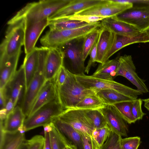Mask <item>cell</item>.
Masks as SVG:
<instances>
[{
    "mask_svg": "<svg viewBox=\"0 0 149 149\" xmlns=\"http://www.w3.org/2000/svg\"><path fill=\"white\" fill-rule=\"evenodd\" d=\"M71 0H41L27 3L7 22L9 25L22 19L27 23H33L49 18L67 5Z\"/></svg>",
    "mask_w": 149,
    "mask_h": 149,
    "instance_id": "1",
    "label": "cell"
},
{
    "mask_svg": "<svg viewBox=\"0 0 149 149\" xmlns=\"http://www.w3.org/2000/svg\"><path fill=\"white\" fill-rule=\"evenodd\" d=\"M102 26L99 22L74 29H50L40 39V42L43 47L48 48L60 47L73 40L84 38Z\"/></svg>",
    "mask_w": 149,
    "mask_h": 149,
    "instance_id": "2",
    "label": "cell"
},
{
    "mask_svg": "<svg viewBox=\"0 0 149 149\" xmlns=\"http://www.w3.org/2000/svg\"><path fill=\"white\" fill-rule=\"evenodd\" d=\"M56 86L58 100L65 110L74 108L85 97L96 94L93 91L84 87L70 71L65 83Z\"/></svg>",
    "mask_w": 149,
    "mask_h": 149,
    "instance_id": "3",
    "label": "cell"
},
{
    "mask_svg": "<svg viewBox=\"0 0 149 149\" xmlns=\"http://www.w3.org/2000/svg\"><path fill=\"white\" fill-rule=\"evenodd\" d=\"M25 25L24 19L8 25L0 46V63L21 52L24 43Z\"/></svg>",
    "mask_w": 149,
    "mask_h": 149,
    "instance_id": "4",
    "label": "cell"
},
{
    "mask_svg": "<svg viewBox=\"0 0 149 149\" xmlns=\"http://www.w3.org/2000/svg\"><path fill=\"white\" fill-rule=\"evenodd\" d=\"M48 49L40 48L39 60L37 71L25 91L20 106L26 118L40 90L47 81L44 74L45 62Z\"/></svg>",
    "mask_w": 149,
    "mask_h": 149,
    "instance_id": "5",
    "label": "cell"
},
{
    "mask_svg": "<svg viewBox=\"0 0 149 149\" xmlns=\"http://www.w3.org/2000/svg\"><path fill=\"white\" fill-rule=\"evenodd\" d=\"M65 110L58 99L54 100L25 118L23 125V130L26 132L49 124L54 118L58 116Z\"/></svg>",
    "mask_w": 149,
    "mask_h": 149,
    "instance_id": "6",
    "label": "cell"
},
{
    "mask_svg": "<svg viewBox=\"0 0 149 149\" xmlns=\"http://www.w3.org/2000/svg\"><path fill=\"white\" fill-rule=\"evenodd\" d=\"M78 81L86 88L94 91L95 93L101 90L112 89L124 95L137 97L143 93L114 80L103 79L85 74L75 75Z\"/></svg>",
    "mask_w": 149,
    "mask_h": 149,
    "instance_id": "7",
    "label": "cell"
},
{
    "mask_svg": "<svg viewBox=\"0 0 149 149\" xmlns=\"http://www.w3.org/2000/svg\"><path fill=\"white\" fill-rule=\"evenodd\" d=\"M117 19L133 26L141 33L149 27V6L133 5L114 16Z\"/></svg>",
    "mask_w": 149,
    "mask_h": 149,
    "instance_id": "8",
    "label": "cell"
},
{
    "mask_svg": "<svg viewBox=\"0 0 149 149\" xmlns=\"http://www.w3.org/2000/svg\"><path fill=\"white\" fill-rule=\"evenodd\" d=\"M84 38L76 39L60 47L63 52L64 58L69 61L72 74L75 75L84 74L86 69L83 58Z\"/></svg>",
    "mask_w": 149,
    "mask_h": 149,
    "instance_id": "9",
    "label": "cell"
},
{
    "mask_svg": "<svg viewBox=\"0 0 149 149\" xmlns=\"http://www.w3.org/2000/svg\"><path fill=\"white\" fill-rule=\"evenodd\" d=\"M58 117L82 134L92 136L94 127L86 116L84 109L75 108L66 109Z\"/></svg>",
    "mask_w": 149,
    "mask_h": 149,
    "instance_id": "10",
    "label": "cell"
},
{
    "mask_svg": "<svg viewBox=\"0 0 149 149\" xmlns=\"http://www.w3.org/2000/svg\"><path fill=\"white\" fill-rule=\"evenodd\" d=\"M52 122L66 146L72 149H84L81 133L58 117L54 118Z\"/></svg>",
    "mask_w": 149,
    "mask_h": 149,
    "instance_id": "11",
    "label": "cell"
},
{
    "mask_svg": "<svg viewBox=\"0 0 149 149\" xmlns=\"http://www.w3.org/2000/svg\"><path fill=\"white\" fill-rule=\"evenodd\" d=\"M119 65L116 72V77L123 76L136 86L137 90L143 93L148 92L144 81L141 79L136 72V68L131 55H124L120 56Z\"/></svg>",
    "mask_w": 149,
    "mask_h": 149,
    "instance_id": "12",
    "label": "cell"
},
{
    "mask_svg": "<svg viewBox=\"0 0 149 149\" xmlns=\"http://www.w3.org/2000/svg\"><path fill=\"white\" fill-rule=\"evenodd\" d=\"M132 6V4L131 3H119L114 0H108L106 3L93 6L74 15H95L106 17H113Z\"/></svg>",
    "mask_w": 149,
    "mask_h": 149,
    "instance_id": "13",
    "label": "cell"
},
{
    "mask_svg": "<svg viewBox=\"0 0 149 149\" xmlns=\"http://www.w3.org/2000/svg\"><path fill=\"white\" fill-rule=\"evenodd\" d=\"M100 109L111 131L121 136H127L128 130L127 123L113 105H106Z\"/></svg>",
    "mask_w": 149,
    "mask_h": 149,
    "instance_id": "14",
    "label": "cell"
},
{
    "mask_svg": "<svg viewBox=\"0 0 149 149\" xmlns=\"http://www.w3.org/2000/svg\"><path fill=\"white\" fill-rule=\"evenodd\" d=\"M108 0H71L69 3L54 13L49 18V21L68 17L93 6L106 3Z\"/></svg>",
    "mask_w": 149,
    "mask_h": 149,
    "instance_id": "15",
    "label": "cell"
},
{
    "mask_svg": "<svg viewBox=\"0 0 149 149\" xmlns=\"http://www.w3.org/2000/svg\"><path fill=\"white\" fill-rule=\"evenodd\" d=\"M63 52L60 47L49 48L45 58L44 74L46 80L53 79L63 65Z\"/></svg>",
    "mask_w": 149,
    "mask_h": 149,
    "instance_id": "16",
    "label": "cell"
},
{
    "mask_svg": "<svg viewBox=\"0 0 149 149\" xmlns=\"http://www.w3.org/2000/svg\"><path fill=\"white\" fill-rule=\"evenodd\" d=\"M49 23V18L33 23L25 22L24 46L26 54L31 52L41 33Z\"/></svg>",
    "mask_w": 149,
    "mask_h": 149,
    "instance_id": "17",
    "label": "cell"
},
{
    "mask_svg": "<svg viewBox=\"0 0 149 149\" xmlns=\"http://www.w3.org/2000/svg\"><path fill=\"white\" fill-rule=\"evenodd\" d=\"M25 74L22 64L4 87L9 99L12 100L15 107L17 105L23 91H25Z\"/></svg>",
    "mask_w": 149,
    "mask_h": 149,
    "instance_id": "18",
    "label": "cell"
},
{
    "mask_svg": "<svg viewBox=\"0 0 149 149\" xmlns=\"http://www.w3.org/2000/svg\"><path fill=\"white\" fill-rule=\"evenodd\" d=\"M57 99L58 97L57 86L54 79L47 80L38 95L26 117L32 115L43 105Z\"/></svg>",
    "mask_w": 149,
    "mask_h": 149,
    "instance_id": "19",
    "label": "cell"
},
{
    "mask_svg": "<svg viewBox=\"0 0 149 149\" xmlns=\"http://www.w3.org/2000/svg\"><path fill=\"white\" fill-rule=\"evenodd\" d=\"M26 117L20 106L17 105L3 121L0 120V128L5 132L24 133L23 125Z\"/></svg>",
    "mask_w": 149,
    "mask_h": 149,
    "instance_id": "20",
    "label": "cell"
},
{
    "mask_svg": "<svg viewBox=\"0 0 149 149\" xmlns=\"http://www.w3.org/2000/svg\"><path fill=\"white\" fill-rule=\"evenodd\" d=\"M101 23L102 26L116 35L132 37L141 33L133 26L117 19L114 16L107 17Z\"/></svg>",
    "mask_w": 149,
    "mask_h": 149,
    "instance_id": "21",
    "label": "cell"
},
{
    "mask_svg": "<svg viewBox=\"0 0 149 149\" xmlns=\"http://www.w3.org/2000/svg\"><path fill=\"white\" fill-rule=\"evenodd\" d=\"M116 34L107 28L102 26L100 29L97 43L96 62H105L106 57L114 42Z\"/></svg>",
    "mask_w": 149,
    "mask_h": 149,
    "instance_id": "22",
    "label": "cell"
},
{
    "mask_svg": "<svg viewBox=\"0 0 149 149\" xmlns=\"http://www.w3.org/2000/svg\"><path fill=\"white\" fill-rule=\"evenodd\" d=\"M148 42L149 37L145 32L132 37L116 34L113 45L106 57L105 62L115 53L127 46L136 43Z\"/></svg>",
    "mask_w": 149,
    "mask_h": 149,
    "instance_id": "23",
    "label": "cell"
},
{
    "mask_svg": "<svg viewBox=\"0 0 149 149\" xmlns=\"http://www.w3.org/2000/svg\"><path fill=\"white\" fill-rule=\"evenodd\" d=\"M21 53L0 63V88H4L16 72L17 67Z\"/></svg>",
    "mask_w": 149,
    "mask_h": 149,
    "instance_id": "24",
    "label": "cell"
},
{
    "mask_svg": "<svg viewBox=\"0 0 149 149\" xmlns=\"http://www.w3.org/2000/svg\"><path fill=\"white\" fill-rule=\"evenodd\" d=\"M40 47H35L29 53L26 54L23 65L26 79L25 91L27 88L37 69L39 60Z\"/></svg>",
    "mask_w": 149,
    "mask_h": 149,
    "instance_id": "25",
    "label": "cell"
},
{
    "mask_svg": "<svg viewBox=\"0 0 149 149\" xmlns=\"http://www.w3.org/2000/svg\"><path fill=\"white\" fill-rule=\"evenodd\" d=\"M118 56L114 59L108 60L104 63H100L92 77L101 79L113 80L116 77V72L119 65Z\"/></svg>",
    "mask_w": 149,
    "mask_h": 149,
    "instance_id": "26",
    "label": "cell"
},
{
    "mask_svg": "<svg viewBox=\"0 0 149 149\" xmlns=\"http://www.w3.org/2000/svg\"><path fill=\"white\" fill-rule=\"evenodd\" d=\"M25 140L24 133L6 132L0 128V149H19Z\"/></svg>",
    "mask_w": 149,
    "mask_h": 149,
    "instance_id": "27",
    "label": "cell"
},
{
    "mask_svg": "<svg viewBox=\"0 0 149 149\" xmlns=\"http://www.w3.org/2000/svg\"><path fill=\"white\" fill-rule=\"evenodd\" d=\"M96 94L106 105H113L119 102L134 100L137 99V97L127 96L112 89L100 90Z\"/></svg>",
    "mask_w": 149,
    "mask_h": 149,
    "instance_id": "28",
    "label": "cell"
},
{
    "mask_svg": "<svg viewBox=\"0 0 149 149\" xmlns=\"http://www.w3.org/2000/svg\"><path fill=\"white\" fill-rule=\"evenodd\" d=\"M88 24L85 22L64 17L49 21L50 29L61 30L79 28Z\"/></svg>",
    "mask_w": 149,
    "mask_h": 149,
    "instance_id": "29",
    "label": "cell"
},
{
    "mask_svg": "<svg viewBox=\"0 0 149 149\" xmlns=\"http://www.w3.org/2000/svg\"><path fill=\"white\" fill-rule=\"evenodd\" d=\"M106 105L95 94L85 97L77 104L74 108L82 109H100Z\"/></svg>",
    "mask_w": 149,
    "mask_h": 149,
    "instance_id": "30",
    "label": "cell"
},
{
    "mask_svg": "<svg viewBox=\"0 0 149 149\" xmlns=\"http://www.w3.org/2000/svg\"><path fill=\"white\" fill-rule=\"evenodd\" d=\"M134 100L122 102L113 105L123 119L129 124L134 123L136 121L134 118L132 112V108Z\"/></svg>",
    "mask_w": 149,
    "mask_h": 149,
    "instance_id": "31",
    "label": "cell"
},
{
    "mask_svg": "<svg viewBox=\"0 0 149 149\" xmlns=\"http://www.w3.org/2000/svg\"><path fill=\"white\" fill-rule=\"evenodd\" d=\"M84 110L86 116L91 123L94 128H100L107 125L100 109Z\"/></svg>",
    "mask_w": 149,
    "mask_h": 149,
    "instance_id": "32",
    "label": "cell"
},
{
    "mask_svg": "<svg viewBox=\"0 0 149 149\" xmlns=\"http://www.w3.org/2000/svg\"><path fill=\"white\" fill-rule=\"evenodd\" d=\"M100 28L89 33L84 38L83 47V58L84 61L97 41Z\"/></svg>",
    "mask_w": 149,
    "mask_h": 149,
    "instance_id": "33",
    "label": "cell"
},
{
    "mask_svg": "<svg viewBox=\"0 0 149 149\" xmlns=\"http://www.w3.org/2000/svg\"><path fill=\"white\" fill-rule=\"evenodd\" d=\"M111 130L107 125L100 128H94L92 137L95 141L98 149H100L107 140Z\"/></svg>",
    "mask_w": 149,
    "mask_h": 149,
    "instance_id": "34",
    "label": "cell"
},
{
    "mask_svg": "<svg viewBox=\"0 0 149 149\" xmlns=\"http://www.w3.org/2000/svg\"><path fill=\"white\" fill-rule=\"evenodd\" d=\"M122 136L111 131L107 140L100 149H121Z\"/></svg>",
    "mask_w": 149,
    "mask_h": 149,
    "instance_id": "35",
    "label": "cell"
},
{
    "mask_svg": "<svg viewBox=\"0 0 149 149\" xmlns=\"http://www.w3.org/2000/svg\"><path fill=\"white\" fill-rule=\"evenodd\" d=\"M49 133L51 149H62L66 146L53 124L52 129Z\"/></svg>",
    "mask_w": 149,
    "mask_h": 149,
    "instance_id": "36",
    "label": "cell"
},
{
    "mask_svg": "<svg viewBox=\"0 0 149 149\" xmlns=\"http://www.w3.org/2000/svg\"><path fill=\"white\" fill-rule=\"evenodd\" d=\"M141 143L139 136L122 138L120 141L121 149H138Z\"/></svg>",
    "mask_w": 149,
    "mask_h": 149,
    "instance_id": "37",
    "label": "cell"
},
{
    "mask_svg": "<svg viewBox=\"0 0 149 149\" xmlns=\"http://www.w3.org/2000/svg\"><path fill=\"white\" fill-rule=\"evenodd\" d=\"M143 102L142 99H137L134 101L132 108V112L134 118L136 120L142 119L146 114L142 111V105Z\"/></svg>",
    "mask_w": 149,
    "mask_h": 149,
    "instance_id": "38",
    "label": "cell"
},
{
    "mask_svg": "<svg viewBox=\"0 0 149 149\" xmlns=\"http://www.w3.org/2000/svg\"><path fill=\"white\" fill-rule=\"evenodd\" d=\"M72 19L79 20L85 22L88 24H92L102 21L106 17L92 15H74L68 17Z\"/></svg>",
    "mask_w": 149,
    "mask_h": 149,
    "instance_id": "39",
    "label": "cell"
},
{
    "mask_svg": "<svg viewBox=\"0 0 149 149\" xmlns=\"http://www.w3.org/2000/svg\"><path fill=\"white\" fill-rule=\"evenodd\" d=\"M28 149H43L45 142L44 137L42 135H36L27 140Z\"/></svg>",
    "mask_w": 149,
    "mask_h": 149,
    "instance_id": "40",
    "label": "cell"
},
{
    "mask_svg": "<svg viewBox=\"0 0 149 149\" xmlns=\"http://www.w3.org/2000/svg\"><path fill=\"white\" fill-rule=\"evenodd\" d=\"M69 71L63 65L54 78L56 86H59L65 82L68 75Z\"/></svg>",
    "mask_w": 149,
    "mask_h": 149,
    "instance_id": "41",
    "label": "cell"
},
{
    "mask_svg": "<svg viewBox=\"0 0 149 149\" xmlns=\"http://www.w3.org/2000/svg\"><path fill=\"white\" fill-rule=\"evenodd\" d=\"M84 149H98L92 136L82 134Z\"/></svg>",
    "mask_w": 149,
    "mask_h": 149,
    "instance_id": "42",
    "label": "cell"
},
{
    "mask_svg": "<svg viewBox=\"0 0 149 149\" xmlns=\"http://www.w3.org/2000/svg\"><path fill=\"white\" fill-rule=\"evenodd\" d=\"M97 41L93 47L89 54L90 58L87 65L86 67L85 71V72L87 74L88 73L91 66L95 62H96L97 56Z\"/></svg>",
    "mask_w": 149,
    "mask_h": 149,
    "instance_id": "43",
    "label": "cell"
},
{
    "mask_svg": "<svg viewBox=\"0 0 149 149\" xmlns=\"http://www.w3.org/2000/svg\"><path fill=\"white\" fill-rule=\"evenodd\" d=\"M5 88L0 89V110L4 109L7 102L9 99Z\"/></svg>",
    "mask_w": 149,
    "mask_h": 149,
    "instance_id": "44",
    "label": "cell"
},
{
    "mask_svg": "<svg viewBox=\"0 0 149 149\" xmlns=\"http://www.w3.org/2000/svg\"><path fill=\"white\" fill-rule=\"evenodd\" d=\"M120 3H131L134 5L149 6V0H117Z\"/></svg>",
    "mask_w": 149,
    "mask_h": 149,
    "instance_id": "45",
    "label": "cell"
},
{
    "mask_svg": "<svg viewBox=\"0 0 149 149\" xmlns=\"http://www.w3.org/2000/svg\"><path fill=\"white\" fill-rule=\"evenodd\" d=\"M44 132L45 142L43 149H51L49 132Z\"/></svg>",
    "mask_w": 149,
    "mask_h": 149,
    "instance_id": "46",
    "label": "cell"
},
{
    "mask_svg": "<svg viewBox=\"0 0 149 149\" xmlns=\"http://www.w3.org/2000/svg\"><path fill=\"white\" fill-rule=\"evenodd\" d=\"M144 102V106L149 111V98L142 99Z\"/></svg>",
    "mask_w": 149,
    "mask_h": 149,
    "instance_id": "47",
    "label": "cell"
},
{
    "mask_svg": "<svg viewBox=\"0 0 149 149\" xmlns=\"http://www.w3.org/2000/svg\"><path fill=\"white\" fill-rule=\"evenodd\" d=\"M28 144L27 140H25L19 149H28Z\"/></svg>",
    "mask_w": 149,
    "mask_h": 149,
    "instance_id": "48",
    "label": "cell"
},
{
    "mask_svg": "<svg viewBox=\"0 0 149 149\" xmlns=\"http://www.w3.org/2000/svg\"><path fill=\"white\" fill-rule=\"evenodd\" d=\"M144 32H146L149 37V27Z\"/></svg>",
    "mask_w": 149,
    "mask_h": 149,
    "instance_id": "49",
    "label": "cell"
},
{
    "mask_svg": "<svg viewBox=\"0 0 149 149\" xmlns=\"http://www.w3.org/2000/svg\"><path fill=\"white\" fill-rule=\"evenodd\" d=\"M62 149H68V148L67 146H66L63 148Z\"/></svg>",
    "mask_w": 149,
    "mask_h": 149,
    "instance_id": "50",
    "label": "cell"
},
{
    "mask_svg": "<svg viewBox=\"0 0 149 149\" xmlns=\"http://www.w3.org/2000/svg\"><path fill=\"white\" fill-rule=\"evenodd\" d=\"M68 149H72L71 148H69V147H68Z\"/></svg>",
    "mask_w": 149,
    "mask_h": 149,
    "instance_id": "51",
    "label": "cell"
}]
</instances>
